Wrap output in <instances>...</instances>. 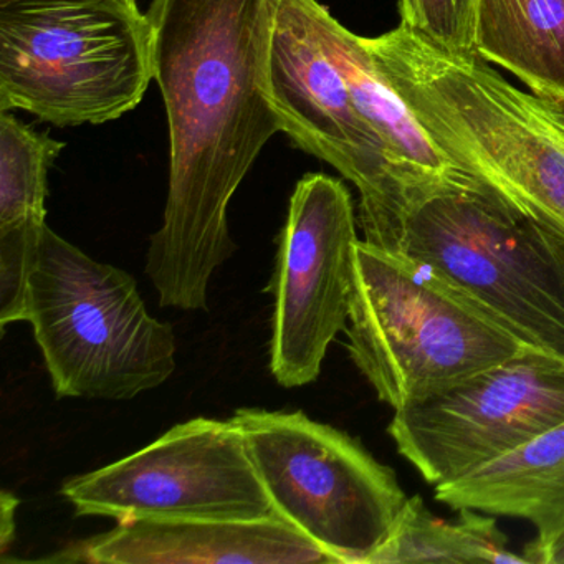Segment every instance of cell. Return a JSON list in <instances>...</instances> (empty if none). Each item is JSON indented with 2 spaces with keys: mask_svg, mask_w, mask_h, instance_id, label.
Returning a JSON list of instances; mask_svg holds the SVG:
<instances>
[{
  "mask_svg": "<svg viewBox=\"0 0 564 564\" xmlns=\"http://www.w3.org/2000/svg\"><path fill=\"white\" fill-rule=\"evenodd\" d=\"M246 437L275 514L339 564H366L391 536L409 497L359 438L303 411L243 408Z\"/></svg>",
  "mask_w": 564,
  "mask_h": 564,
  "instance_id": "cell-7",
  "label": "cell"
},
{
  "mask_svg": "<svg viewBox=\"0 0 564 564\" xmlns=\"http://www.w3.org/2000/svg\"><path fill=\"white\" fill-rule=\"evenodd\" d=\"M153 80V32L138 0L0 8V111L57 128L104 124L138 108Z\"/></svg>",
  "mask_w": 564,
  "mask_h": 564,
  "instance_id": "cell-4",
  "label": "cell"
},
{
  "mask_svg": "<svg viewBox=\"0 0 564 564\" xmlns=\"http://www.w3.org/2000/svg\"><path fill=\"white\" fill-rule=\"evenodd\" d=\"M315 2L283 0L280 6L270 51V97L282 133L355 184L358 224L368 240L398 216L404 191L319 35Z\"/></svg>",
  "mask_w": 564,
  "mask_h": 564,
  "instance_id": "cell-11",
  "label": "cell"
},
{
  "mask_svg": "<svg viewBox=\"0 0 564 564\" xmlns=\"http://www.w3.org/2000/svg\"><path fill=\"white\" fill-rule=\"evenodd\" d=\"M315 21L329 55L348 84L356 108L381 141L389 166L404 191L401 210L412 199L441 187H480L429 138L408 105L379 70L365 45V37L339 24L318 0L315 2Z\"/></svg>",
  "mask_w": 564,
  "mask_h": 564,
  "instance_id": "cell-13",
  "label": "cell"
},
{
  "mask_svg": "<svg viewBox=\"0 0 564 564\" xmlns=\"http://www.w3.org/2000/svg\"><path fill=\"white\" fill-rule=\"evenodd\" d=\"M369 243L437 276L521 345L564 358V234L481 187L447 186Z\"/></svg>",
  "mask_w": 564,
  "mask_h": 564,
  "instance_id": "cell-3",
  "label": "cell"
},
{
  "mask_svg": "<svg viewBox=\"0 0 564 564\" xmlns=\"http://www.w3.org/2000/svg\"><path fill=\"white\" fill-rule=\"evenodd\" d=\"M283 0H151L154 82L170 131L163 226L147 270L164 308L207 312L214 273L236 253L229 204L282 131L270 51Z\"/></svg>",
  "mask_w": 564,
  "mask_h": 564,
  "instance_id": "cell-1",
  "label": "cell"
},
{
  "mask_svg": "<svg viewBox=\"0 0 564 564\" xmlns=\"http://www.w3.org/2000/svg\"><path fill=\"white\" fill-rule=\"evenodd\" d=\"M55 563L316 564L335 563L318 544L273 514L256 521L128 520L72 544Z\"/></svg>",
  "mask_w": 564,
  "mask_h": 564,
  "instance_id": "cell-12",
  "label": "cell"
},
{
  "mask_svg": "<svg viewBox=\"0 0 564 564\" xmlns=\"http://www.w3.org/2000/svg\"><path fill=\"white\" fill-rule=\"evenodd\" d=\"M358 217L348 187L306 174L290 197L267 293L273 296L270 371L283 388L322 375L351 305Z\"/></svg>",
  "mask_w": 564,
  "mask_h": 564,
  "instance_id": "cell-10",
  "label": "cell"
},
{
  "mask_svg": "<svg viewBox=\"0 0 564 564\" xmlns=\"http://www.w3.org/2000/svg\"><path fill=\"white\" fill-rule=\"evenodd\" d=\"M458 518L444 520L425 507L421 495L409 497L391 536L366 564L507 563L530 564L508 546L497 517L460 508Z\"/></svg>",
  "mask_w": 564,
  "mask_h": 564,
  "instance_id": "cell-16",
  "label": "cell"
},
{
  "mask_svg": "<svg viewBox=\"0 0 564 564\" xmlns=\"http://www.w3.org/2000/svg\"><path fill=\"white\" fill-rule=\"evenodd\" d=\"M28 322L58 398L128 401L176 371V338L137 282L45 227L29 280Z\"/></svg>",
  "mask_w": 564,
  "mask_h": 564,
  "instance_id": "cell-5",
  "label": "cell"
},
{
  "mask_svg": "<svg viewBox=\"0 0 564 564\" xmlns=\"http://www.w3.org/2000/svg\"><path fill=\"white\" fill-rule=\"evenodd\" d=\"M19 498L11 491L4 490L0 495V550L2 553L9 550V544L15 534V510Z\"/></svg>",
  "mask_w": 564,
  "mask_h": 564,
  "instance_id": "cell-19",
  "label": "cell"
},
{
  "mask_svg": "<svg viewBox=\"0 0 564 564\" xmlns=\"http://www.w3.org/2000/svg\"><path fill=\"white\" fill-rule=\"evenodd\" d=\"M19 2H25V0H0V8H8V6L19 4Z\"/></svg>",
  "mask_w": 564,
  "mask_h": 564,
  "instance_id": "cell-21",
  "label": "cell"
},
{
  "mask_svg": "<svg viewBox=\"0 0 564 564\" xmlns=\"http://www.w3.org/2000/svg\"><path fill=\"white\" fill-rule=\"evenodd\" d=\"M345 333L349 358L394 411L524 348L437 276L366 240Z\"/></svg>",
  "mask_w": 564,
  "mask_h": 564,
  "instance_id": "cell-6",
  "label": "cell"
},
{
  "mask_svg": "<svg viewBox=\"0 0 564 564\" xmlns=\"http://www.w3.org/2000/svg\"><path fill=\"white\" fill-rule=\"evenodd\" d=\"M80 517L256 521L275 514L246 437L230 421L196 417L115 464L68 478Z\"/></svg>",
  "mask_w": 564,
  "mask_h": 564,
  "instance_id": "cell-8",
  "label": "cell"
},
{
  "mask_svg": "<svg viewBox=\"0 0 564 564\" xmlns=\"http://www.w3.org/2000/svg\"><path fill=\"white\" fill-rule=\"evenodd\" d=\"M401 24L454 54H475L478 0H399Z\"/></svg>",
  "mask_w": 564,
  "mask_h": 564,
  "instance_id": "cell-18",
  "label": "cell"
},
{
  "mask_svg": "<svg viewBox=\"0 0 564 564\" xmlns=\"http://www.w3.org/2000/svg\"><path fill=\"white\" fill-rule=\"evenodd\" d=\"M564 422V358L523 349L395 409L388 434L427 484L497 460Z\"/></svg>",
  "mask_w": 564,
  "mask_h": 564,
  "instance_id": "cell-9",
  "label": "cell"
},
{
  "mask_svg": "<svg viewBox=\"0 0 564 564\" xmlns=\"http://www.w3.org/2000/svg\"><path fill=\"white\" fill-rule=\"evenodd\" d=\"M475 54L564 107V0H478Z\"/></svg>",
  "mask_w": 564,
  "mask_h": 564,
  "instance_id": "cell-15",
  "label": "cell"
},
{
  "mask_svg": "<svg viewBox=\"0 0 564 564\" xmlns=\"http://www.w3.org/2000/svg\"><path fill=\"white\" fill-rule=\"evenodd\" d=\"M65 143L0 111V234L42 232L48 171Z\"/></svg>",
  "mask_w": 564,
  "mask_h": 564,
  "instance_id": "cell-17",
  "label": "cell"
},
{
  "mask_svg": "<svg viewBox=\"0 0 564 564\" xmlns=\"http://www.w3.org/2000/svg\"><path fill=\"white\" fill-rule=\"evenodd\" d=\"M386 80L442 153L481 189L564 234V107L527 94L478 55L404 24L366 39Z\"/></svg>",
  "mask_w": 564,
  "mask_h": 564,
  "instance_id": "cell-2",
  "label": "cell"
},
{
  "mask_svg": "<svg viewBox=\"0 0 564 564\" xmlns=\"http://www.w3.org/2000/svg\"><path fill=\"white\" fill-rule=\"evenodd\" d=\"M434 488L435 500L454 510L468 508L528 521L536 531L523 551L528 560L564 528V422L517 451Z\"/></svg>",
  "mask_w": 564,
  "mask_h": 564,
  "instance_id": "cell-14",
  "label": "cell"
},
{
  "mask_svg": "<svg viewBox=\"0 0 564 564\" xmlns=\"http://www.w3.org/2000/svg\"><path fill=\"white\" fill-rule=\"evenodd\" d=\"M528 560L538 564H564V528L550 543L531 553Z\"/></svg>",
  "mask_w": 564,
  "mask_h": 564,
  "instance_id": "cell-20",
  "label": "cell"
}]
</instances>
